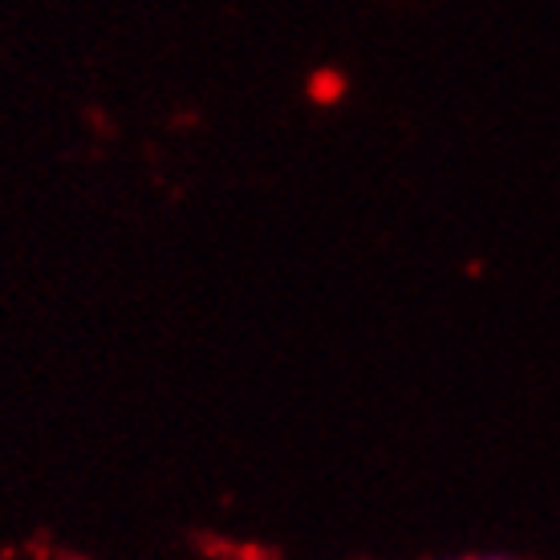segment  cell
<instances>
[{
	"label": "cell",
	"instance_id": "cell-2",
	"mask_svg": "<svg viewBox=\"0 0 560 560\" xmlns=\"http://www.w3.org/2000/svg\"><path fill=\"white\" fill-rule=\"evenodd\" d=\"M451 560H508V557H483V552H479V557H451Z\"/></svg>",
	"mask_w": 560,
	"mask_h": 560
},
{
	"label": "cell",
	"instance_id": "cell-1",
	"mask_svg": "<svg viewBox=\"0 0 560 560\" xmlns=\"http://www.w3.org/2000/svg\"><path fill=\"white\" fill-rule=\"evenodd\" d=\"M337 94H341V78H337V73H317V78H313V98L334 102Z\"/></svg>",
	"mask_w": 560,
	"mask_h": 560
}]
</instances>
